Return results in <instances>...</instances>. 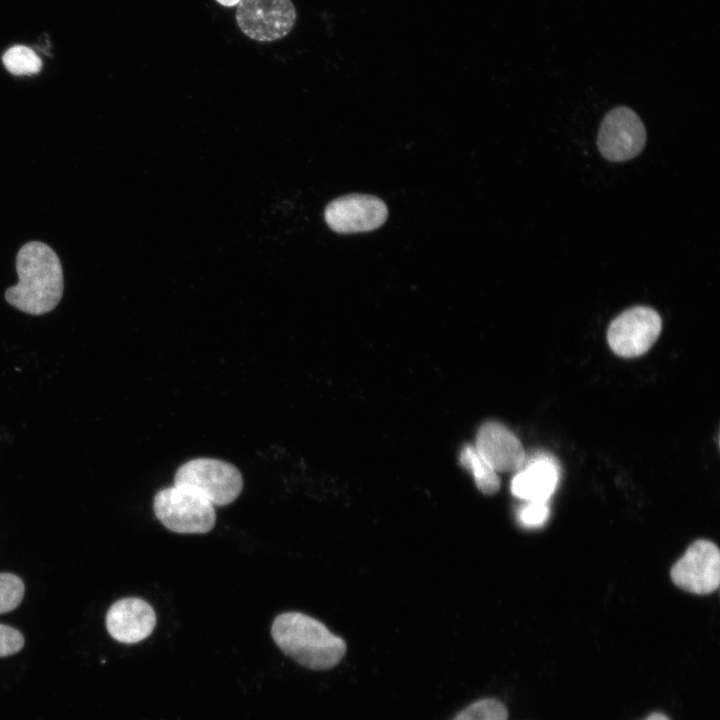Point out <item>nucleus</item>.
I'll return each mask as SVG.
<instances>
[{"label": "nucleus", "instance_id": "nucleus-17", "mask_svg": "<svg viewBox=\"0 0 720 720\" xmlns=\"http://www.w3.org/2000/svg\"><path fill=\"white\" fill-rule=\"evenodd\" d=\"M549 511L547 501H527L520 507L517 519L523 527L535 528L546 522Z\"/></svg>", "mask_w": 720, "mask_h": 720}, {"label": "nucleus", "instance_id": "nucleus-4", "mask_svg": "<svg viewBox=\"0 0 720 720\" xmlns=\"http://www.w3.org/2000/svg\"><path fill=\"white\" fill-rule=\"evenodd\" d=\"M174 484L191 486L213 505L225 506L240 495L243 478L233 464L203 457L182 464L175 473Z\"/></svg>", "mask_w": 720, "mask_h": 720}, {"label": "nucleus", "instance_id": "nucleus-16", "mask_svg": "<svg viewBox=\"0 0 720 720\" xmlns=\"http://www.w3.org/2000/svg\"><path fill=\"white\" fill-rule=\"evenodd\" d=\"M21 578L11 573H0V614L16 609L24 596Z\"/></svg>", "mask_w": 720, "mask_h": 720}, {"label": "nucleus", "instance_id": "nucleus-10", "mask_svg": "<svg viewBox=\"0 0 720 720\" xmlns=\"http://www.w3.org/2000/svg\"><path fill=\"white\" fill-rule=\"evenodd\" d=\"M474 447L497 473L517 472L526 461L519 438L496 421H488L479 428Z\"/></svg>", "mask_w": 720, "mask_h": 720}, {"label": "nucleus", "instance_id": "nucleus-14", "mask_svg": "<svg viewBox=\"0 0 720 720\" xmlns=\"http://www.w3.org/2000/svg\"><path fill=\"white\" fill-rule=\"evenodd\" d=\"M5 68L16 76H31L42 69V60L36 52L24 45L10 47L2 56Z\"/></svg>", "mask_w": 720, "mask_h": 720}, {"label": "nucleus", "instance_id": "nucleus-9", "mask_svg": "<svg viewBox=\"0 0 720 720\" xmlns=\"http://www.w3.org/2000/svg\"><path fill=\"white\" fill-rule=\"evenodd\" d=\"M324 216L333 231L350 234L379 228L386 221L388 210L378 197L350 194L330 202Z\"/></svg>", "mask_w": 720, "mask_h": 720}, {"label": "nucleus", "instance_id": "nucleus-8", "mask_svg": "<svg viewBox=\"0 0 720 720\" xmlns=\"http://www.w3.org/2000/svg\"><path fill=\"white\" fill-rule=\"evenodd\" d=\"M670 577L678 588L688 593H713L720 584L719 548L709 540L694 541L672 566Z\"/></svg>", "mask_w": 720, "mask_h": 720}, {"label": "nucleus", "instance_id": "nucleus-2", "mask_svg": "<svg viewBox=\"0 0 720 720\" xmlns=\"http://www.w3.org/2000/svg\"><path fill=\"white\" fill-rule=\"evenodd\" d=\"M271 636L284 654L312 670L334 668L347 650L343 638L333 634L319 620L300 612H285L276 616Z\"/></svg>", "mask_w": 720, "mask_h": 720}, {"label": "nucleus", "instance_id": "nucleus-19", "mask_svg": "<svg viewBox=\"0 0 720 720\" xmlns=\"http://www.w3.org/2000/svg\"><path fill=\"white\" fill-rule=\"evenodd\" d=\"M645 720H670V719L663 713L653 712Z\"/></svg>", "mask_w": 720, "mask_h": 720}, {"label": "nucleus", "instance_id": "nucleus-18", "mask_svg": "<svg viewBox=\"0 0 720 720\" xmlns=\"http://www.w3.org/2000/svg\"><path fill=\"white\" fill-rule=\"evenodd\" d=\"M23 645L24 637L18 630L0 624V657L15 654Z\"/></svg>", "mask_w": 720, "mask_h": 720}, {"label": "nucleus", "instance_id": "nucleus-20", "mask_svg": "<svg viewBox=\"0 0 720 720\" xmlns=\"http://www.w3.org/2000/svg\"><path fill=\"white\" fill-rule=\"evenodd\" d=\"M216 1L225 7L235 6L240 2V0H216Z\"/></svg>", "mask_w": 720, "mask_h": 720}, {"label": "nucleus", "instance_id": "nucleus-12", "mask_svg": "<svg viewBox=\"0 0 720 720\" xmlns=\"http://www.w3.org/2000/svg\"><path fill=\"white\" fill-rule=\"evenodd\" d=\"M559 479L557 465L546 456L525 461L511 482L514 496L526 501H547L554 492Z\"/></svg>", "mask_w": 720, "mask_h": 720}, {"label": "nucleus", "instance_id": "nucleus-13", "mask_svg": "<svg viewBox=\"0 0 720 720\" xmlns=\"http://www.w3.org/2000/svg\"><path fill=\"white\" fill-rule=\"evenodd\" d=\"M460 463L469 470L477 488L485 495H493L500 489L497 472L480 456L474 445H465L459 455Z\"/></svg>", "mask_w": 720, "mask_h": 720}, {"label": "nucleus", "instance_id": "nucleus-5", "mask_svg": "<svg viewBox=\"0 0 720 720\" xmlns=\"http://www.w3.org/2000/svg\"><path fill=\"white\" fill-rule=\"evenodd\" d=\"M662 320L656 310L636 306L623 311L609 325L607 341L618 356L634 358L646 353L657 340Z\"/></svg>", "mask_w": 720, "mask_h": 720}, {"label": "nucleus", "instance_id": "nucleus-7", "mask_svg": "<svg viewBox=\"0 0 720 720\" xmlns=\"http://www.w3.org/2000/svg\"><path fill=\"white\" fill-rule=\"evenodd\" d=\"M646 143V130L640 117L630 108L619 106L603 118L597 137L602 156L623 162L636 157Z\"/></svg>", "mask_w": 720, "mask_h": 720}, {"label": "nucleus", "instance_id": "nucleus-6", "mask_svg": "<svg viewBox=\"0 0 720 720\" xmlns=\"http://www.w3.org/2000/svg\"><path fill=\"white\" fill-rule=\"evenodd\" d=\"M295 21L296 10L291 0H240L236 10L240 30L260 42L285 37Z\"/></svg>", "mask_w": 720, "mask_h": 720}, {"label": "nucleus", "instance_id": "nucleus-3", "mask_svg": "<svg viewBox=\"0 0 720 720\" xmlns=\"http://www.w3.org/2000/svg\"><path fill=\"white\" fill-rule=\"evenodd\" d=\"M153 510L168 530L180 534L207 533L216 522L214 505L198 490L185 484L159 490L154 496Z\"/></svg>", "mask_w": 720, "mask_h": 720}, {"label": "nucleus", "instance_id": "nucleus-1", "mask_svg": "<svg viewBox=\"0 0 720 720\" xmlns=\"http://www.w3.org/2000/svg\"><path fill=\"white\" fill-rule=\"evenodd\" d=\"M18 283L5 292L6 301L18 310L42 315L53 310L63 294L59 257L47 244L31 241L16 256Z\"/></svg>", "mask_w": 720, "mask_h": 720}, {"label": "nucleus", "instance_id": "nucleus-11", "mask_svg": "<svg viewBox=\"0 0 720 720\" xmlns=\"http://www.w3.org/2000/svg\"><path fill=\"white\" fill-rule=\"evenodd\" d=\"M156 621L153 607L136 597L116 601L106 614L108 633L115 640L128 644L146 639L153 632Z\"/></svg>", "mask_w": 720, "mask_h": 720}, {"label": "nucleus", "instance_id": "nucleus-15", "mask_svg": "<svg viewBox=\"0 0 720 720\" xmlns=\"http://www.w3.org/2000/svg\"><path fill=\"white\" fill-rule=\"evenodd\" d=\"M505 704L492 697L478 699L459 711L452 720H508Z\"/></svg>", "mask_w": 720, "mask_h": 720}]
</instances>
